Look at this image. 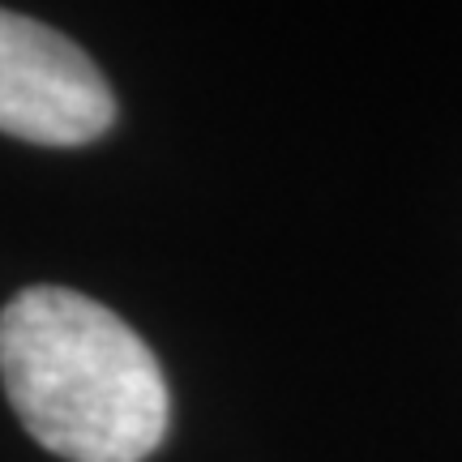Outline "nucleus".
<instances>
[{"label":"nucleus","mask_w":462,"mask_h":462,"mask_svg":"<svg viewBox=\"0 0 462 462\" xmlns=\"http://www.w3.org/2000/svg\"><path fill=\"white\" fill-rule=\"evenodd\" d=\"M112 120V90L78 43L0 9V133L34 146H86Z\"/></svg>","instance_id":"obj_2"},{"label":"nucleus","mask_w":462,"mask_h":462,"mask_svg":"<svg viewBox=\"0 0 462 462\" xmlns=\"http://www.w3.org/2000/svg\"><path fill=\"white\" fill-rule=\"evenodd\" d=\"M0 381L22 429L65 462H146L171 394L146 338L69 287H26L0 313Z\"/></svg>","instance_id":"obj_1"}]
</instances>
